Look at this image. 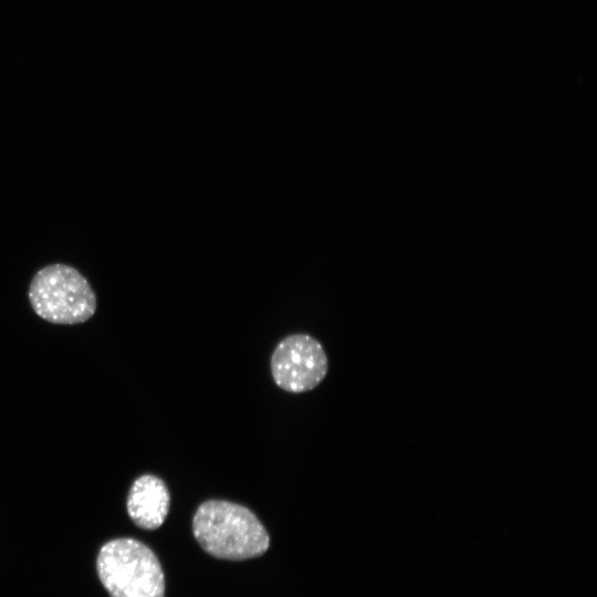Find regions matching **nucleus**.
I'll return each instance as SVG.
<instances>
[{"mask_svg": "<svg viewBox=\"0 0 597 597\" xmlns=\"http://www.w3.org/2000/svg\"><path fill=\"white\" fill-rule=\"evenodd\" d=\"M192 532L205 552L221 559L254 558L270 545L258 516L248 507L224 500L202 502L192 517Z\"/></svg>", "mask_w": 597, "mask_h": 597, "instance_id": "obj_1", "label": "nucleus"}, {"mask_svg": "<svg viewBox=\"0 0 597 597\" xmlns=\"http://www.w3.org/2000/svg\"><path fill=\"white\" fill-rule=\"evenodd\" d=\"M98 577L111 597H165V577L154 552L134 538H116L97 555Z\"/></svg>", "mask_w": 597, "mask_h": 597, "instance_id": "obj_2", "label": "nucleus"}, {"mask_svg": "<svg viewBox=\"0 0 597 597\" xmlns=\"http://www.w3.org/2000/svg\"><path fill=\"white\" fill-rule=\"evenodd\" d=\"M33 311L54 324H78L96 310V296L87 280L66 264H51L36 272L29 287Z\"/></svg>", "mask_w": 597, "mask_h": 597, "instance_id": "obj_3", "label": "nucleus"}, {"mask_svg": "<svg viewBox=\"0 0 597 597\" xmlns=\"http://www.w3.org/2000/svg\"><path fill=\"white\" fill-rule=\"evenodd\" d=\"M327 368L323 346L306 334L283 338L271 356L274 383L287 392L300 394L314 389L325 378Z\"/></svg>", "mask_w": 597, "mask_h": 597, "instance_id": "obj_4", "label": "nucleus"}, {"mask_svg": "<svg viewBox=\"0 0 597 597\" xmlns=\"http://www.w3.org/2000/svg\"><path fill=\"white\" fill-rule=\"evenodd\" d=\"M169 507L170 493L160 478L144 474L134 481L127 498V512L138 527L149 531L160 527Z\"/></svg>", "mask_w": 597, "mask_h": 597, "instance_id": "obj_5", "label": "nucleus"}]
</instances>
